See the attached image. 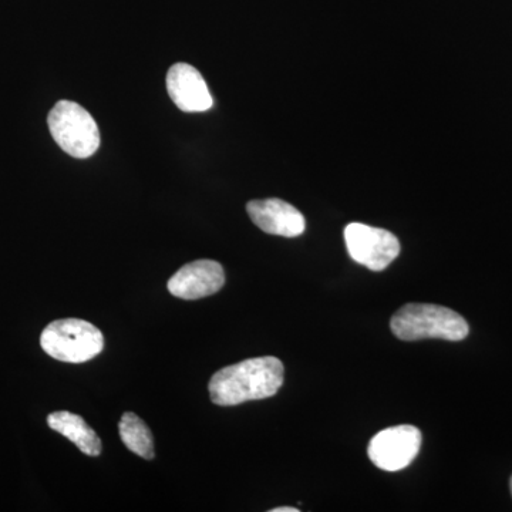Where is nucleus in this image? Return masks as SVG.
<instances>
[{"mask_svg":"<svg viewBox=\"0 0 512 512\" xmlns=\"http://www.w3.org/2000/svg\"><path fill=\"white\" fill-rule=\"evenodd\" d=\"M284 376V365L278 357H254L218 370L208 390L217 406H237L275 396L284 384Z\"/></svg>","mask_w":512,"mask_h":512,"instance_id":"f257e3e1","label":"nucleus"},{"mask_svg":"<svg viewBox=\"0 0 512 512\" xmlns=\"http://www.w3.org/2000/svg\"><path fill=\"white\" fill-rule=\"evenodd\" d=\"M390 328L396 338L414 342L443 339L450 342L466 339L470 328L463 316L444 306L409 303L394 313Z\"/></svg>","mask_w":512,"mask_h":512,"instance_id":"f03ea898","label":"nucleus"},{"mask_svg":"<svg viewBox=\"0 0 512 512\" xmlns=\"http://www.w3.org/2000/svg\"><path fill=\"white\" fill-rule=\"evenodd\" d=\"M47 355L66 363H84L103 352L104 338L96 326L82 319H60L50 323L40 336Z\"/></svg>","mask_w":512,"mask_h":512,"instance_id":"7ed1b4c3","label":"nucleus"},{"mask_svg":"<svg viewBox=\"0 0 512 512\" xmlns=\"http://www.w3.org/2000/svg\"><path fill=\"white\" fill-rule=\"evenodd\" d=\"M50 133L63 151L74 158H89L100 146V131L92 114L73 101H59L47 117Z\"/></svg>","mask_w":512,"mask_h":512,"instance_id":"20e7f679","label":"nucleus"},{"mask_svg":"<svg viewBox=\"0 0 512 512\" xmlns=\"http://www.w3.org/2000/svg\"><path fill=\"white\" fill-rule=\"evenodd\" d=\"M346 247L357 264L383 271L400 254L399 239L386 229L353 222L345 229Z\"/></svg>","mask_w":512,"mask_h":512,"instance_id":"39448f33","label":"nucleus"},{"mask_svg":"<svg viewBox=\"0 0 512 512\" xmlns=\"http://www.w3.org/2000/svg\"><path fill=\"white\" fill-rule=\"evenodd\" d=\"M421 431L410 424L394 426L377 433L369 444L370 460L389 473L404 470L413 463L421 448Z\"/></svg>","mask_w":512,"mask_h":512,"instance_id":"423d86ee","label":"nucleus"},{"mask_svg":"<svg viewBox=\"0 0 512 512\" xmlns=\"http://www.w3.org/2000/svg\"><path fill=\"white\" fill-rule=\"evenodd\" d=\"M224 284L225 272L222 265L211 259H201L175 272L167 286L175 298L197 301L220 292Z\"/></svg>","mask_w":512,"mask_h":512,"instance_id":"0eeeda50","label":"nucleus"},{"mask_svg":"<svg viewBox=\"0 0 512 512\" xmlns=\"http://www.w3.org/2000/svg\"><path fill=\"white\" fill-rule=\"evenodd\" d=\"M167 90L175 106L185 113H202L214 104L204 77L187 63L174 64L168 70Z\"/></svg>","mask_w":512,"mask_h":512,"instance_id":"6e6552de","label":"nucleus"},{"mask_svg":"<svg viewBox=\"0 0 512 512\" xmlns=\"http://www.w3.org/2000/svg\"><path fill=\"white\" fill-rule=\"evenodd\" d=\"M247 211L256 227L266 234L295 238L305 232L306 221L301 211L278 198L248 202Z\"/></svg>","mask_w":512,"mask_h":512,"instance_id":"1a4fd4ad","label":"nucleus"},{"mask_svg":"<svg viewBox=\"0 0 512 512\" xmlns=\"http://www.w3.org/2000/svg\"><path fill=\"white\" fill-rule=\"evenodd\" d=\"M47 424L50 429L57 431L76 444L86 456H100L103 446L96 431L79 416L70 412H56L49 414Z\"/></svg>","mask_w":512,"mask_h":512,"instance_id":"9d476101","label":"nucleus"},{"mask_svg":"<svg viewBox=\"0 0 512 512\" xmlns=\"http://www.w3.org/2000/svg\"><path fill=\"white\" fill-rule=\"evenodd\" d=\"M119 431L121 441L128 450L146 460H153L156 456L153 434L137 414L124 413L120 420Z\"/></svg>","mask_w":512,"mask_h":512,"instance_id":"9b49d317","label":"nucleus"},{"mask_svg":"<svg viewBox=\"0 0 512 512\" xmlns=\"http://www.w3.org/2000/svg\"><path fill=\"white\" fill-rule=\"evenodd\" d=\"M271 512H299L298 508L295 507H279L274 508Z\"/></svg>","mask_w":512,"mask_h":512,"instance_id":"f8f14e48","label":"nucleus"},{"mask_svg":"<svg viewBox=\"0 0 512 512\" xmlns=\"http://www.w3.org/2000/svg\"><path fill=\"white\" fill-rule=\"evenodd\" d=\"M510 485H511V494H512V477H511V484Z\"/></svg>","mask_w":512,"mask_h":512,"instance_id":"ddd939ff","label":"nucleus"}]
</instances>
